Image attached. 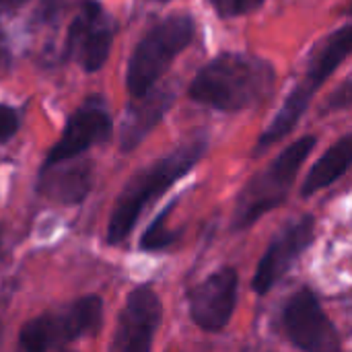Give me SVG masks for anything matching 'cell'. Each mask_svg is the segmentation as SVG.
<instances>
[{"instance_id":"cell-1","label":"cell","mask_w":352,"mask_h":352,"mask_svg":"<svg viewBox=\"0 0 352 352\" xmlns=\"http://www.w3.org/2000/svg\"><path fill=\"white\" fill-rule=\"evenodd\" d=\"M276 87L270 60L250 52H223L206 62L188 87V97L219 111H243L266 101Z\"/></svg>"},{"instance_id":"cell-2","label":"cell","mask_w":352,"mask_h":352,"mask_svg":"<svg viewBox=\"0 0 352 352\" xmlns=\"http://www.w3.org/2000/svg\"><path fill=\"white\" fill-rule=\"evenodd\" d=\"M208 148L206 134H196L184 140L177 148L157 159L155 163L136 171L116 198L113 210L107 223V243L120 245L128 239L132 229L136 227L144 208L163 196L173 184H177L184 175H188L198 161L204 157Z\"/></svg>"},{"instance_id":"cell-3","label":"cell","mask_w":352,"mask_h":352,"mask_svg":"<svg viewBox=\"0 0 352 352\" xmlns=\"http://www.w3.org/2000/svg\"><path fill=\"white\" fill-rule=\"evenodd\" d=\"M352 56V23H346L334 31H330L326 37H322L309 52L305 60V74L301 80L293 87L289 97L283 101L280 109L276 111L274 120L268 124V128L260 134L254 157L264 155L272 144L280 142L285 136L293 132V128L299 124V120L309 109L316 93L322 89V85L338 70V66Z\"/></svg>"},{"instance_id":"cell-4","label":"cell","mask_w":352,"mask_h":352,"mask_svg":"<svg viewBox=\"0 0 352 352\" xmlns=\"http://www.w3.org/2000/svg\"><path fill=\"white\" fill-rule=\"evenodd\" d=\"M196 21L190 12H175L153 25L136 43L128 68L126 89L132 99L153 91L175 58L194 41Z\"/></svg>"},{"instance_id":"cell-5","label":"cell","mask_w":352,"mask_h":352,"mask_svg":"<svg viewBox=\"0 0 352 352\" xmlns=\"http://www.w3.org/2000/svg\"><path fill=\"white\" fill-rule=\"evenodd\" d=\"M316 144H318L316 136L311 134L303 136L293 144H289L266 169L250 177V182L243 186V190L235 200V212H233L235 231L252 227L260 217L278 208L287 200L299 169L303 167Z\"/></svg>"},{"instance_id":"cell-6","label":"cell","mask_w":352,"mask_h":352,"mask_svg":"<svg viewBox=\"0 0 352 352\" xmlns=\"http://www.w3.org/2000/svg\"><path fill=\"white\" fill-rule=\"evenodd\" d=\"M103 328V299L80 297L25 322L19 330L14 352H58L70 342L99 334Z\"/></svg>"},{"instance_id":"cell-7","label":"cell","mask_w":352,"mask_h":352,"mask_svg":"<svg viewBox=\"0 0 352 352\" xmlns=\"http://www.w3.org/2000/svg\"><path fill=\"white\" fill-rule=\"evenodd\" d=\"M116 37V23L97 0H85L80 12L72 19L66 41L64 58L76 60L85 72H97L109 58Z\"/></svg>"},{"instance_id":"cell-8","label":"cell","mask_w":352,"mask_h":352,"mask_svg":"<svg viewBox=\"0 0 352 352\" xmlns=\"http://www.w3.org/2000/svg\"><path fill=\"white\" fill-rule=\"evenodd\" d=\"M111 130L113 122L105 99L101 95H91L74 109V113H70L60 140L47 151L41 169H50L85 155L91 146L105 142L111 136Z\"/></svg>"},{"instance_id":"cell-9","label":"cell","mask_w":352,"mask_h":352,"mask_svg":"<svg viewBox=\"0 0 352 352\" xmlns=\"http://www.w3.org/2000/svg\"><path fill=\"white\" fill-rule=\"evenodd\" d=\"M289 340L303 352H340V336L309 289L297 291L283 307Z\"/></svg>"},{"instance_id":"cell-10","label":"cell","mask_w":352,"mask_h":352,"mask_svg":"<svg viewBox=\"0 0 352 352\" xmlns=\"http://www.w3.org/2000/svg\"><path fill=\"white\" fill-rule=\"evenodd\" d=\"M161 318L159 295L148 285L132 289L118 316L109 352H151Z\"/></svg>"},{"instance_id":"cell-11","label":"cell","mask_w":352,"mask_h":352,"mask_svg":"<svg viewBox=\"0 0 352 352\" xmlns=\"http://www.w3.org/2000/svg\"><path fill=\"white\" fill-rule=\"evenodd\" d=\"M314 233H316V221L311 214L287 223L266 248L258 264L256 276L252 278V289L258 295L270 293L276 287V283L293 268L299 256L311 245Z\"/></svg>"},{"instance_id":"cell-12","label":"cell","mask_w":352,"mask_h":352,"mask_svg":"<svg viewBox=\"0 0 352 352\" xmlns=\"http://www.w3.org/2000/svg\"><path fill=\"white\" fill-rule=\"evenodd\" d=\"M239 276L235 268H221L196 285L190 295V316L198 328L204 332H223L237 305Z\"/></svg>"},{"instance_id":"cell-13","label":"cell","mask_w":352,"mask_h":352,"mask_svg":"<svg viewBox=\"0 0 352 352\" xmlns=\"http://www.w3.org/2000/svg\"><path fill=\"white\" fill-rule=\"evenodd\" d=\"M173 101H175V91L171 87H155L146 95L132 99L122 120L120 148L124 153L134 151L165 118Z\"/></svg>"},{"instance_id":"cell-14","label":"cell","mask_w":352,"mask_h":352,"mask_svg":"<svg viewBox=\"0 0 352 352\" xmlns=\"http://www.w3.org/2000/svg\"><path fill=\"white\" fill-rule=\"evenodd\" d=\"M37 192L64 206L80 204L91 192V167L87 163H62L39 171Z\"/></svg>"},{"instance_id":"cell-15","label":"cell","mask_w":352,"mask_h":352,"mask_svg":"<svg viewBox=\"0 0 352 352\" xmlns=\"http://www.w3.org/2000/svg\"><path fill=\"white\" fill-rule=\"evenodd\" d=\"M352 165V132L336 140L309 169L307 177L303 179L301 196L309 198L316 192L332 186L336 179H340Z\"/></svg>"},{"instance_id":"cell-16","label":"cell","mask_w":352,"mask_h":352,"mask_svg":"<svg viewBox=\"0 0 352 352\" xmlns=\"http://www.w3.org/2000/svg\"><path fill=\"white\" fill-rule=\"evenodd\" d=\"M173 210V204L167 206L153 223L151 227L142 233L140 237V250L142 252H161V250H167L175 239H177V233L167 229V217L171 214Z\"/></svg>"},{"instance_id":"cell-17","label":"cell","mask_w":352,"mask_h":352,"mask_svg":"<svg viewBox=\"0 0 352 352\" xmlns=\"http://www.w3.org/2000/svg\"><path fill=\"white\" fill-rule=\"evenodd\" d=\"M266 0H210L214 12L221 19H237L256 12Z\"/></svg>"},{"instance_id":"cell-18","label":"cell","mask_w":352,"mask_h":352,"mask_svg":"<svg viewBox=\"0 0 352 352\" xmlns=\"http://www.w3.org/2000/svg\"><path fill=\"white\" fill-rule=\"evenodd\" d=\"M352 107V76L351 78H346V80H342L332 93H330V97L326 99V103H324V107H322V113L326 116V113H336V111H344V109H349Z\"/></svg>"},{"instance_id":"cell-19","label":"cell","mask_w":352,"mask_h":352,"mask_svg":"<svg viewBox=\"0 0 352 352\" xmlns=\"http://www.w3.org/2000/svg\"><path fill=\"white\" fill-rule=\"evenodd\" d=\"M19 111L6 103H0V144L8 142L16 132H19Z\"/></svg>"},{"instance_id":"cell-20","label":"cell","mask_w":352,"mask_h":352,"mask_svg":"<svg viewBox=\"0 0 352 352\" xmlns=\"http://www.w3.org/2000/svg\"><path fill=\"white\" fill-rule=\"evenodd\" d=\"M66 4V0H41V4L35 10V21L37 23H50L58 16V12L62 10V6Z\"/></svg>"},{"instance_id":"cell-21","label":"cell","mask_w":352,"mask_h":352,"mask_svg":"<svg viewBox=\"0 0 352 352\" xmlns=\"http://www.w3.org/2000/svg\"><path fill=\"white\" fill-rule=\"evenodd\" d=\"M19 2H23V0H0V6H4V4H19Z\"/></svg>"},{"instance_id":"cell-22","label":"cell","mask_w":352,"mask_h":352,"mask_svg":"<svg viewBox=\"0 0 352 352\" xmlns=\"http://www.w3.org/2000/svg\"><path fill=\"white\" fill-rule=\"evenodd\" d=\"M0 248H2V227H0Z\"/></svg>"},{"instance_id":"cell-23","label":"cell","mask_w":352,"mask_h":352,"mask_svg":"<svg viewBox=\"0 0 352 352\" xmlns=\"http://www.w3.org/2000/svg\"><path fill=\"white\" fill-rule=\"evenodd\" d=\"M349 14H351V16H352V4H351V6H349Z\"/></svg>"},{"instance_id":"cell-24","label":"cell","mask_w":352,"mask_h":352,"mask_svg":"<svg viewBox=\"0 0 352 352\" xmlns=\"http://www.w3.org/2000/svg\"><path fill=\"white\" fill-rule=\"evenodd\" d=\"M157 2H167V0H157Z\"/></svg>"},{"instance_id":"cell-25","label":"cell","mask_w":352,"mask_h":352,"mask_svg":"<svg viewBox=\"0 0 352 352\" xmlns=\"http://www.w3.org/2000/svg\"><path fill=\"white\" fill-rule=\"evenodd\" d=\"M58 352H68V351H58Z\"/></svg>"}]
</instances>
